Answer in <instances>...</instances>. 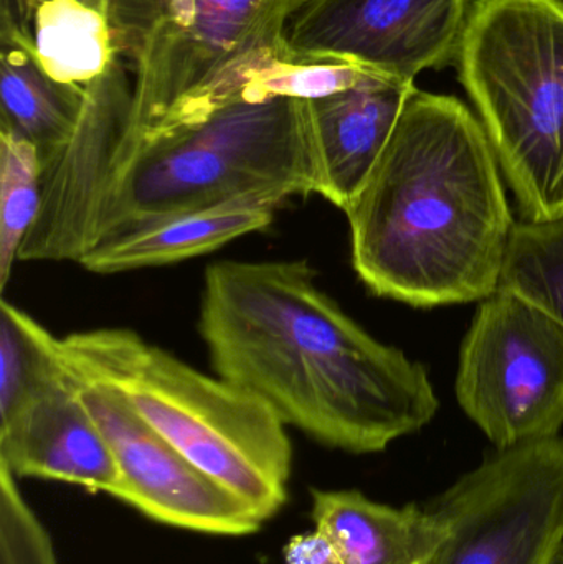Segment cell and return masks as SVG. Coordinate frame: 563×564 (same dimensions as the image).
Instances as JSON below:
<instances>
[{
	"mask_svg": "<svg viewBox=\"0 0 563 564\" xmlns=\"http://www.w3.org/2000/svg\"><path fill=\"white\" fill-rule=\"evenodd\" d=\"M69 377L115 454L121 479L116 499L155 522L192 532L241 536L260 530L263 522L248 507L185 459L119 394Z\"/></svg>",
	"mask_w": 563,
	"mask_h": 564,
	"instance_id": "11",
	"label": "cell"
},
{
	"mask_svg": "<svg viewBox=\"0 0 563 564\" xmlns=\"http://www.w3.org/2000/svg\"><path fill=\"white\" fill-rule=\"evenodd\" d=\"M101 12L122 39H141L164 12L165 0H79Z\"/></svg>",
	"mask_w": 563,
	"mask_h": 564,
	"instance_id": "22",
	"label": "cell"
},
{
	"mask_svg": "<svg viewBox=\"0 0 563 564\" xmlns=\"http://www.w3.org/2000/svg\"><path fill=\"white\" fill-rule=\"evenodd\" d=\"M45 0H0V48H33V17Z\"/></svg>",
	"mask_w": 563,
	"mask_h": 564,
	"instance_id": "23",
	"label": "cell"
},
{
	"mask_svg": "<svg viewBox=\"0 0 563 564\" xmlns=\"http://www.w3.org/2000/svg\"><path fill=\"white\" fill-rule=\"evenodd\" d=\"M453 62L521 220H561L563 0H473Z\"/></svg>",
	"mask_w": 563,
	"mask_h": 564,
	"instance_id": "5",
	"label": "cell"
},
{
	"mask_svg": "<svg viewBox=\"0 0 563 564\" xmlns=\"http://www.w3.org/2000/svg\"><path fill=\"white\" fill-rule=\"evenodd\" d=\"M499 288L531 302L563 327V218L516 221Z\"/></svg>",
	"mask_w": 563,
	"mask_h": 564,
	"instance_id": "18",
	"label": "cell"
},
{
	"mask_svg": "<svg viewBox=\"0 0 563 564\" xmlns=\"http://www.w3.org/2000/svg\"><path fill=\"white\" fill-rule=\"evenodd\" d=\"M198 332L218 378L331 449L382 453L439 413L426 368L360 327L307 260L210 264Z\"/></svg>",
	"mask_w": 563,
	"mask_h": 564,
	"instance_id": "1",
	"label": "cell"
},
{
	"mask_svg": "<svg viewBox=\"0 0 563 564\" xmlns=\"http://www.w3.org/2000/svg\"><path fill=\"white\" fill-rule=\"evenodd\" d=\"M344 214L354 270L377 297L439 307L501 284L516 220L491 141L455 96H410Z\"/></svg>",
	"mask_w": 563,
	"mask_h": 564,
	"instance_id": "2",
	"label": "cell"
},
{
	"mask_svg": "<svg viewBox=\"0 0 563 564\" xmlns=\"http://www.w3.org/2000/svg\"><path fill=\"white\" fill-rule=\"evenodd\" d=\"M0 564H58L52 536L0 464Z\"/></svg>",
	"mask_w": 563,
	"mask_h": 564,
	"instance_id": "21",
	"label": "cell"
},
{
	"mask_svg": "<svg viewBox=\"0 0 563 564\" xmlns=\"http://www.w3.org/2000/svg\"><path fill=\"white\" fill-rule=\"evenodd\" d=\"M416 89V85L370 75L353 88L313 101L327 202L343 212L349 207Z\"/></svg>",
	"mask_w": 563,
	"mask_h": 564,
	"instance_id": "14",
	"label": "cell"
},
{
	"mask_svg": "<svg viewBox=\"0 0 563 564\" xmlns=\"http://www.w3.org/2000/svg\"><path fill=\"white\" fill-rule=\"evenodd\" d=\"M473 0H303L288 20V62L346 63L415 85L455 59Z\"/></svg>",
	"mask_w": 563,
	"mask_h": 564,
	"instance_id": "9",
	"label": "cell"
},
{
	"mask_svg": "<svg viewBox=\"0 0 563 564\" xmlns=\"http://www.w3.org/2000/svg\"><path fill=\"white\" fill-rule=\"evenodd\" d=\"M426 507L446 529L429 564H554L563 546V437L496 449Z\"/></svg>",
	"mask_w": 563,
	"mask_h": 564,
	"instance_id": "8",
	"label": "cell"
},
{
	"mask_svg": "<svg viewBox=\"0 0 563 564\" xmlns=\"http://www.w3.org/2000/svg\"><path fill=\"white\" fill-rule=\"evenodd\" d=\"M116 56L86 85V101L75 132L42 171V202L19 261L79 263L98 240L99 210L129 128L132 82Z\"/></svg>",
	"mask_w": 563,
	"mask_h": 564,
	"instance_id": "10",
	"label": "cell"
},
{
	"mask_svg": "<svg viewBox=\"0 0 563 564\" xmlns=\"http://www.w3.org/2000/svg\"><path fill=\"white\" fill-rule=\"evenodd\" d=\"M42 202V165L25 139L0 129V289H6L20 248Z\"/></svg>",
	"mask_w": 563,
	"mask_h": 564,
	"instance_id": "19",
	"label": "cell"
},
{
	"mask_svg": "<svg viewBox=\"0 0 563 564\" xmlns=\"http://www.w3.org/2000/svg\"><path fill=\"white\" fill-rule=\"evenodd\" d=\"M455 393L496 449L561 436L562 325L499 288L479 301L463 338Z\"/></svg>",
	"mask_w": 563,
	"mask_h": 564,
	"instance_id": "7",
	"label": "cell"
},
{
	"mask_svg": "<svg viewBox=\"0 0 563 564\" xmlns=\"http://www.w3.org/2000/svg\"><path fill=\"white\" fill-rule=\"evenodd\" d=\"M32 32L36 59L58 82L86 86L118 56L108 19L79 0H45Z\"/></svg>",
	"mask_w": 563,
	"mask_h": 564,
	"instance_id": "17",
	"label": "cell"
},
{
	"mask_svg": "<svg viewBox=\"0 0 563 564\" xmlns=\"http://www.w3.org/2000/svg\"><path fill=\"white\" fill-rule=\"evenodd\" d=\"M281 205L274 198L255 195L134 221L101 238L78 264L89 273L118 274L204 257L270 227Z\"/></svg>",
	"mask_w": 563,
	"mask_h": 564,
	"instance_id": "13",
	"label": "cell"
},
{
	"mask_svg": "<svg viewBox=\"0 0 563 564\" xmlns=\"http://www.w3.org/2000/svg\"><path fill=\"white\" fill-rule=\"evenodd\" d=\"M55 341L35 373L0 398V464L15 477L59 480L116 497L121 479L115 454L79 400Z\"/></svg>",
	"mask_w": 563,
	"mask_h": 564,
	"instance_id": "12",
	"label": "cell"
},
{
	"mask_svg": "<svg viewBox=\"0 0 563 564\" xmlns=\"http://www.w3.org/2000/svg\"><path fill=\"white\" fill-rule=\"evenodd\" d=\"M284 564H344L339 550L323 530L293 536L284 549Z\"/></svg>",
	"mask_w": 563,
	"mask_h": 564,
	"instance_id": "24",
	"label": "cell"
},
{
	"mask_svg": "<svg viewBox=\"0 0 563 564\" xmlns=\"http://www.w3.org/2000/svg\"><path fill=\"white\" fill-rule=\"evenodd\" d=\"M194 13L195 0H167V2H165L164 17H162L159 25L155 26L154 32L145 40L142 50L148 48L152 43L161 42V40L169 39V36L187 29L192 20H194ZM139 55H141V53H139Z\"/></svg>",
	"mask_w": 563,
	"mask_h": 564,
	"instance_id": "25",
	"label": "cell"
},
{
	"mask_svg": "<svg viewBox=\"0 0 563 564\" xmlns=\"http://www.w3.org/2000/svg\"><path fill=\"white\" fill-rule=\"evenodd\" d=\"M373 73L346 63H297L278 59L251 79L241 99L294 98L316 101L353 88Z\"/></svg>",
	"mask_w": 563,
	"mask_h": 564,
	"instance_id": "20",
	"label": "cell"
},
{
	"mask_svg": "<svg viewBox=\"0 0 563 564\" xmlns=\"http://www.w3.org/2000/svg\"><path fill=\"white\" fill-rule=\"evenodd\" d=\"M86 86L52 78L33 48H0V129L36 149L43 169L75 132Z\"/></svg>",
	"mask_w": 563,
	"mask_h": 564,
	"instance_id": "16",
	"label": "cell"
},
{
	"mask_svg": "<svg viewBox=\"0 0 563 564\" xmlns=\"http://www.w3.org/2000/svg\"><path fill=\"white\" fill-rule=\"evenodd\" d=\"M303 0H195L187 29L142 50L121 148L195 124L241 99L251 79L288 59L284 29Z\"/></svg>",
	"mask_w": 563,
	"mask_h": 564,
	"instance_id": "6",
	"label": "cell"
},
{
	"mask_svg": "<svg viewBox=\"0 0 563 564\" xmlns=\"http://www.w3.org/2000/svg\"><path fill=\"white\" fill-rule=\"evenodd\" d=\"M324 194L313 101L237 99L204 121L119 148L98 220L124 225L240 197Z\"/></svg>",
	"mask_w": 563,
	"mask_h": 564,
	"instance_id": "4",
	"label": "cell"
},
{
	"mask_svg": "<svg viewBox=\"0 0 563 564\" xmlns=\"http://www.w3.org/2000/svg\"><path fill=\"white\" fill-rule=\"evenodd\" d=\"M313 520L344 564H429L446 529L429 509L373 502L359 490H313Z\"/></svg>",
	"mask_w": 563,
	"mask_h": 564,
	"instance_id": "15",
	"label": "cell"
},
{
	"mask_svg": "<svg viewBox=\"0 0 563 564\" xmlns=\"http://www.w3.org/2000/svg\"><path fill=\"white\" fill-rule=\"evenodd\" d=\"M63 367L109 388L208 479L261 522L286 503L293 446L286 424L247 391L208 377L124 327L56 338Z\"/></svg>",
	"mask_w": 563,
	"mask_h": 564,
	"instance_id": "3",
	"label": "cell"
}]
</instances>
